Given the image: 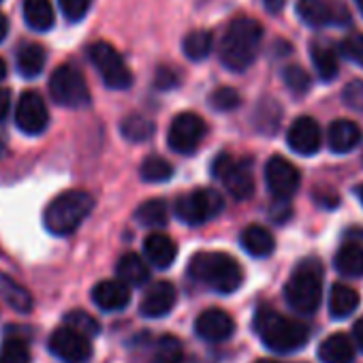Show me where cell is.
Returning a JSON list of instances; mask_svg holds the SVG:
<instances>
[{"label":"cell","instance_id":"cell-1","mask_svg":"<svg viewBox=\"0 0 363 363\" xmlns=\"http://www.w3.org/2000/svg\"><path fill=\"white\" fill-rule=\"evenodd\" d=\"M261 41H263V26L248 16L235 18L227 30L225 37L220 41V62L233 71V73H242L246 71L259 56L261 50Z\"/></svg>","mask_w":363,"mask_h":363},{"label":"cell","instance_id":"cell-2","mask_svg":"<svg viewBox=\"0 0 363 363\" xmlns=\"http://www.w3.org/2000/svg\"><path fill=\"white\" fill-rule=\"evenodd\" d=\"M252 327L269 350L282 354L303 348L310 340V329L306 323L282 316L269 306H261L257 310Z\"/></svg>","mask_w":363,"mask_h":363},{"label":"cell","instance_id":"cell-3","mask_svg":"<svg viewBox=\"0 0 363 363\" xmlns=\"http://www.w3.org/2000/svg\"><path fill=\"white\" fill-rule=\"evenodd\" d=\"M189 274L220 295L235 293L244 282L242 265L225 252H197L189 263Z\"/></svg>","mask_w":363,"mask_h":363},{"label":"cell","instance_id":"cell-4","mask_svg":"<svg viewBox=\"0 0 363 363\" xmlns=\"http://www.w3.org/2000/svg\"><path fill=\"white\" fill-rule=\"evenodd\" d=\"M94 210V197L86 191H65L43 212L45 229L54 235H71Z\"/></svg>","mask_w":363,"mask_h":363},{"label":"cell","instance_id":"cell-5","mask_svg":"<svg viewBox=\"0 0 363 363\" xmlns=\"http://www.w3.org/2000/svg\"><path fill=\"white\" fill-rule=\"evenodd\" d=\"M323 295V267L316 259L301 261L284 286L286 303L299 314H314Z\"/></svg>","mask_w":363,"mask_h":363},{"label":"cell","instance_id":"cell-6","mask_svg":"<svg viewBox=\"0 0 363 363\" xmlns=\"http://www.w3.org/2000/svg\"><path fill=\"white\" fill-rule=\"evenodd\" d=\"M225 210V199L214 189H197L193 193L179 195L173 203L175 216L191 227H199L216 218Z\"/></svg>","mask_w":363,"mask_h":363},{"label":"cell","instance_id":"cell-7","mask_svg":"<svg viewBox=\"0 0 363 363\" xmlns=\"http://www.w3.org/2000/svg\"><path fill=\"white\" fill-rule=\"evenodd\" d=\"M88 58L99 71L101 79L111 90H126L133 84V73L124 58L118 54V50L111 43L96 41L88 48Z\"/></svg>","mask_w":363,"mask_h":363},{"label":"cell","instance_id":"cell-8","mask_svg":"<svg viewBox=\"0 0 363 363\" xmlns=\"http://www.w3.org/2000/svg\"><path fill=\"white\" fill-rule=\"evenodd\" d=\"M212 175L223 182L225 189L240 201L250 199L255 193V177L248 160H235L229 154H218L212 162Z\"/></svg>","mask_w":363,"mask_h":363},{"label":"cell","instance_id":"cell-9","mask_svg":"<svg viewBox=\"0 0 363 363\" xmlns=\"http://www.w3.org/2000/svg\"><path fill=\"white\" fill-rule=\"evenodd\" d=\"M50 94L60 107L82 109L90 103L88 84L84 75L71 65H62L54 71V75L50 77Z\"/></svg>","mask_w":363,"mask_h":363},{"label":"cell","instance_id":"cell-10","mask_svg":"<svg viewBox=\"0 0 363 363\" xmlns=\"http://www.w3.org/2000/svg\"><path fill=\"white\" fill-rule=\"evenodd\" d=\"M206 133H208L206 120L199 113L184 111V113H177L171 120L169 133H167V143L173 152L189 156V154L197 152Z\"/></svg>","mask_w":363,"mask_h":363},{"label":"cell","instance_id":"cell-11","mask_svg":"<svg viewBox=\"0 0 363 363\" xmlns=\"http://www.w3.org/2000/svg\"><path fill=\"white\" fill-rule=\"evenodd\" d=\"M50 350L62 363H88L92 359L90 337L69 325L58 327L50 335Z\"/></svg>","mask_w":363,"mask_h":363},{"label":"cell","instance_id":"cell-12","mask_svg":"<svg viewBox=\"0 0 363 363\" xmlns=\"http://www.w3.org/2000/svg\"><path fill=\"white\" fill-rule=\"evenodd\" d=\"M265 182L278 201H289L299 189V169L284 156H272L265 164Z\"/></svg>","mask_w":363,"mask_h":363},{"label":"cell","instance_id":"cell-13","mask_svg":"<svg viewBox=\"0 0 363 363\" xmlns=\"http://www.w3.org/2000/svg\"><path fill=\"white\" fill-rule=\"evenodd\" d=\"M16 126L24 135H41L50 126V111L39 92H24L16 105Z\"/></svg>","mask_w":363,"mask_h":363},{"label":"cell","instance_id":"cell-14","mask_svg":"<svg viewBox=\"0 0 363 363\" xmlns=\"http://www.w3.org/2000/svg\"><path fill=\"white\" fill-rule=\"evenodd\" d=\"M175 299H177L175 286L169 280H158L145 289L139 303V312L145 318H162L173 310Z\"/></svg>","mask_w":363,"mask_h":363},{"label":"cell","instance_id":"cell-15","mask_svg":"<svg viewBox=\"0 0 363 363\" xmlns=\"http://www.w3.org/2000/svg\"><path fill=\"white\" fill-rule=\"evenodd\" d=\"M286 141H289V147L301 156L316 154L320 150V141H323L318 122L310 116L297 118L286 133Z\"/></svg>","mask_w":363,"mask_h":363},{"label":"cell","instance_id":"cell-16","mask_svg":"<svg viewBox=\"0 0 363 363\" xmlns=\"http://www.w3.org/2000/svg\"><path fill=\"white\" fill-rule=\"evenodd\" d=\"M195 331L201 340L208 342H225L233 335L235 331V320L231 318L229 312L220 308H210L199 314L195 323Z\"/></svg>","mask_w":363,"mask_h":363},{"label":"cell","instance_id":"cell-17","mask_svg":"<svg viewBox=\"0 0 363 363\" xmlns=\"http://www.w3.org/2000/svg\"><path fill=\"white\" fill-rule=\"evenodd\" d=\"M92 301L103 312H120L130 301V286L122 280H103L92 289Z\"/></svg>","mask_w":363,"mask_h":363},{"label":"cell","instance_id":"cell-18","mask_svg":"<svg viewBox=\"0 0 363 363\" xmlns=\"http://www.w3.org/2000/svg\"><path fill=\"white\" fill-rule=\"evenodd\" d=\"M143 255L156 269H167L177 257V246L164 233H150L143 242Z\"/></svg>","mask_w":363,"mask_h":363},{"label":"cell","instance_id":"cell-19","mask_svg":"<svg viewBox=\"0 0 363 363\" xmlns=\"http://www.w3.org/2000/svg\"><path fill=\"white\" fill-rule=\"evenodd\" d=\"M361 137H363V133H361L357 122H352V120H335L329 126V133H327L329 150L335 152V154H346V152L354 150L361 143Z\"/></svg>","mask_w":363,"mask_h":363},{"label":"cell","instance_id":"cell-20","mask_svg":"<svg viewBox=\"0 0 363 363\" xmlns=\"http://www.w3.org/2000/svg\"><path fill=\"white\" fill-rule=\"evenodd\" d=\"M318 359L323 363H352L354 346L344 333H331L318 346Z\"/></svg>","mask_w":363,"mask_h":363},{"label":"cell","instance_id":"cell-21","mask_svg":"<svg viewBox=\"0 0 363 363\" xmlns=\"http://www.w3.org/2000/svg\"><path fill=\"white\" fill-rule=\"evenodd\" d=\"M310 58H312V65H314V71H316L318 79L333 82L337 77L340 62H337L335 48H331L325 41H314L310 45Z\"/></svg>","mask_w":363,"mask_h":363},{"label":"cell","instance_id":"cell-22","mask_svg":"<svg viewBox=\"0 0 363 363\" xmlns=\"http://www.w3.org/2000/svg\"><path fill=\"white\" fill-rule=\"evenodd\" d=\"M26 24L37 33H48L56 24V13L52 0H24L22 5Z\"/></svg>","mask_w":363,"mask_h":363},{"label":"cell","instance_id":"cell-23","mask_svg":"<svg viewBox=\"0 0 363 363\" xmlns=\"http://www.w3.org/2000/svg\"><path fill=\"white\" fill-rule=\"evenodd\" d=\"M116 274H118V280H122L126 286H143L150 280L147 263L135 252H126L120 257L116 265Z\"/></svg>","mask_w":363,"mask_h":363},{"label":"cell","instance_id":"cell-24","mask_svg":"<svg viewBox=\"0 0 363 363\" xmlns=\"http://www.w3.org/2000/svg\"><path fill=\"white\" fill-rule=\"evenodd\" d=\"M244 250L250 255V257H257V259H265L274 252L276 248V242H274V235L261 227V225H250L242 231V238H240Z\"/></svg>","mask_w":363,"mask_h":363},{"label":"cell","instance_id":"cell-25","mask_svg":"<svg viewBox=\"0 0 363 363\" xmlns=\"http://www.w3.org/2000/svg\"><path fill=\"white\" fill-rule=\"evenodd\" d=\"M45 62H48V54L45 48L39 43H24L18 50V71L26 79L39 77L45 69Z\"/></svg>","mask_w":363,"mask_h":363},{"label":"cell","instance_id":"cell-26","mask_svg":"<svg viewBox=\"0 0 363 363\" xmlns=\"http://www.w3.org/2000/svg\"><path fill=\"white\" fill-rule=\"evenodd\" d=\"M359 306V293L346 284H333L329 293V314L333 318H346L350 316Z\"/></svg>","mask_w":363,"mask_h":363},{"label":"cell","instance_id":"cell-27","mask_svg":"<svg viewBox=\"0 0 363 363\" xmlns=\"http://www.w3.org/2000/svg\"><path fill=\"white\" fill-rule=\"evenodd\" d=\"M297 16L312 28H323L333 22V9L325 0H297Z\"/></svg>","mask_w":363,"mask_h":363},{"label":"cell","instance_id":"cell-28","mask_svg":"<svg viewBox=\"0 0 363 363\" xmlns=\"http://www.w3.org/2000/svg\"><path fill=\"white\" fill-rule=\"evenodd\" d=\"M335 269L348 278L363 276V246L359 244H344L335 255Z\"/></svg>","mask_w":363,"mask_h":363},{"label":"cell","instance_id":"cell-29","mask_svg":"<svg viewBox=\"0 0 363 363\" xmlns=\"http://www.w3.org/2000/svg\"><path fill=\"white\" fill-rule=\"evenodd\" d=\"M0 295H3V299L20 314H28L33 310L30 293L9 276H0Z\"/></svg>","mask_w":363,"mask_h":363},{"label":"cell","instance_id":"cell-30","mask_svg":"<svg viewBox=\"0 0 363 363\" xmlns=\"http://www.w3.org/2000/svg\"><path fill=\"white\" fill-rule=\"evenodd\" d=\"M214 48V35L210 30H191L184 41H182V50L189 60L201 62L212 54Z\"/></svg>","mask_w":363,"mask_h":363},{"label":"cell","instance_id":"cell-31","mask_svg":"<svg viewBox=\"0 0 363 363\" xmlns=\"http://www.w3.org/2000/svg\"><path fill=\"white\" fill-rule=\"evenodd\" d=\"M135 218L141 227H147V229H158V227H164L167 220H169V210H167V203L162 199H147L143 201L137 212H135Z\"/></svg>","mask_w":363,"mask_h":363},{"label":"cell","instance_id":"cell-32","mask_svg":"<svg viewBox=\"0 0 363 363\" xmlns=\"http://www.w3.org/2000/svg\"><path fill=\"white\" fill-rule=\"evenodd\" d=\"M141 177L150 184H160V182H169L171 175H173V167L167 158L162 156H147L143 162H141V169H139Z\"/></svg>","mask_w":363,"mask_h":363},{"label":"cell","instance_id":"cell-33","mask_svg":"<svg viewBox=\"0 0 363 363\" xmlns=\"http://www.w3.org/2000/svg\"><path fill=\"white\" fill-rule=\"evenodd\" d=\"M120 133H122L128 141H133V143H143V141L152 139V135H154V124H152L147 118H143V116H128V118H124V122L120 124Z\"/></svg>","mask_w":363,"mask_h":363},{"label":"cell","instance_id":"cell-34","mask_svg":"<svg viewBox=\"0 0 363 363\" xmlns=\"http://www.w3.org/2000/svg\"><path fill=\"white\" fill-rule=\"evenodd\" d=\"M182 359H184V348L175 335H162L156 342L152 363H182Z\"/></svg>","mask_w":363,"mask_h":363},{"label":"cell","instance_id":"cell-35","mask_svg":"<svg viewBox=\"0 0 363 363\" xmlns=\"http://www.w3.org/2000/svg\"><path fill=\"white\" fill-rule=\"evenodd\" d=\"M0 363H30L28 346L18 337H9L0 348Z\"/></svg>","mask_w":363,"mask_h":363},{"label":"cell","instance_id":"cell-36","mask_svg":"<svg viewBox=\"0 0 363 363\" xmlns=\"http://www.w3.org/2000/svg\"><path fill=\"white\" fill-rule=\"evenodd\" d=\"M282 79L286 84V88L295 94V96H301L310 90V75L308 71H303L301 67L297 65H291L282 71Z\"/></svg>","mask_w":363,"mask_h":363},{"label":"cell","instance_id":"cell-37","mask_svg":"<svg viewBox=\"0 0 363 363\" xmlns=\"http://www.w3.org/2000/svg\"><path fill=\"white\" fill-rule=\"evenodd\" d=\"M210 103L216 111H233L242 105V96L235 88L220 86L210 94Z\"/></svg>","mask_w":363,"mask_h":363},{"label":"cell","instance_id":"cell-38","mask_svg":"<svg viewBox=\"0 0 363 363\" xmlns=\"http://www.w3.org/2000/svg\"><path fill=\"white\" fill-rule=\"evenodd\" d=\"M65 318H67V323H65V325H69V327L77 329L79 333H84V335H88V337L99 335V331H101L99 320H96L92 314L84 312V310H73V312H69Z\"/></svg>","mask_w":363,"mask_h":363},{"label":"cell","instance_id":"cell-39","mask_svg":"<svg viewBox=\"0 0 363 363\" xmlns=\"http://www.w3.org/2000/svg\"><path fill=\"white\" fill-rule=\"evenodd\" d=\"M340 54L348 60H352L354 65L363 67V35L361 33H354L350 37H346L342 43H340Z\"/></svg>","mask_w":363,"mask_h":363},{"label":"cell","instance_id":"cell-40","mask_svg":"<svg viewBox=\"0 0 363 363\" xmlns=\"http://www.w3.org/2000/svg\"><path fill=\"white\" fill-rule=\"evenodd\" d=\"M58 5L69 22H79L90 11L92 0H58Z\"/></svg>","mask_w":363,"mask_h":363},{"label":"cell","instance_id":"cell-41","mask_svg":"<svg viewBox=\"0 0 363 363\" xmlns=\"http://www.w3.org/2000/svg\"><path fill=\"white\" fill-rule=\"evenodd\" d=\"M342 101H344L350 109L363 113V82H361V79H354V82L346 84V88H344V92H342Z\"/></svg>","mask_w":363,"mask_h":363},{"label":"cell","instance_id":"cell-42","mask_svg":"<svg viewBox=\"0 0 363 363\" xmlns=\"http://www.w3.org/2000/svg\"><path fill=\"white\" fill-rule=\"evenodd\" d=\"M179 77H177V71L169 69V67H160L158 73H156V86L160 90H171L173 86H177Z\"/></svg>","mask_w":363,"mask_h":363},{"label":"cell","instance_id":"cell-43","mask_svg":"<svg viewBox=\"0 0 363 363\" xmlns=\"http://www.w3.org/2000/svg\"><path fill=\"white\" fill-rule=\"evenodd\" d=\"M11 109V92L7 88H0V122L9 116Z\"/></svg>","mask_w":363,"mask_h":363},{"label":"cell","instance_id":"cell-44","mask_svg":"<svg viewBox=\"0 0 363 363\" xmlns=\"http://www.w3.org/2000/svg\"><path fill=\"white\" fill-rule=\"evenodd\" d=\"M352 337H354L357 346L363 350V316L354 323V327H352Z\"/></svg>","mask_w":363,"mask_h":363},{"label":"cell","instance_id":"cell-45","mask_svg":"<svg viewBox=\"0 0 363 363\" xmlns=\"http://www.w3.org/2000/svg\"><path fill=\"white\" fill-rule=\"evenodd\" d=\"M284 5H286V0H265V9H267L269 13H278V11H282V9H284Z\"/></svg>","mask_w":363,"mask_h":363},{"label":"cell","instance_id":"cell-46","mask_svg":"<svg viewBox=\"0 0 363 363\" xmlns=\"http://www.w3.org/2000/svg\"><path fill=\"white\" fill-rule=\"evenodd\" d=\"M9 35V20L5 13H0V43H3Z\"/></svg>","mask_w":363,"mask_h":363},{"label":"cell","instance_id":"cell-47","mask_svg":"<svg viewBox=\"0 0 363 363\" xmlns=\"http://www.w3.org/2000/svg\"><path fill=\"white\" fill-rule=\"evenodd\" d=\"M7 77V62L0 58V82H3Z\"/></svg>","mask_w":363,"mask_h":363},{"label":"cell","instance_id":"cell-48","mask_svg":"<svg viewBox=\"0 0 363 363\" xmlns=\"http://www.w3.org/2000/svg\"><path fill=\"white\" fill-rule=\"evenodd\" d=\"M5 154H7V145H5V141H3V139H0V160L5 158Z\"/></svg>","mask_w":363,"mask_h":363},{"label":"cell","instance_id":"cell-49","mask_svg":"<svg viewBox=\"0 0 363 363\" xmlns=\"http://www.w3.org/2000/svg\"><path fill=\"white\" fill-rule=\"evenodd\" d=\"M357 197H359V201L363 203V184H361V186L357 189Z\"/></svg>","mask_w":363,"mask_h":363},{"label":"cell","instance_id":"cell-50","mask_svg":"<svg viewBox=\"0 0 363 363\" xmlns=\"http://www.w3.org/2000/svg\"><path fill=\"white\" fill-rule=\"evenodd\" d=\"M354 3H357L359 11H361V16H363V0H354Z\"/></svg>","mask_w":363,"mask_h":363},{"label":"cell","instance_id":"cell-51","mask_svg":"<svg viewBox=\"0 0 363 363\" xmlns=\"http://www.w3.org/2000/svg\"><path fill=\"white\" fill-rule=\"evenodd\" d=\"M255 363H278V361H272V359H259V361H255Z\"/></svg>","mask_w":363,"mask_h":363},{"label":"cell","instance_id":"cell-52","mask_svg":"<svg viewBox=\"0 0 363 363\" xmlns=\"http://www.w3.org/2000/svg\"><path fill=\"white\" fill-rule=\"evenodd\" d=\"M0 3H3V0H0Z\"/></svg>","mask_w":363,"mask_h":363}]
</instances>
